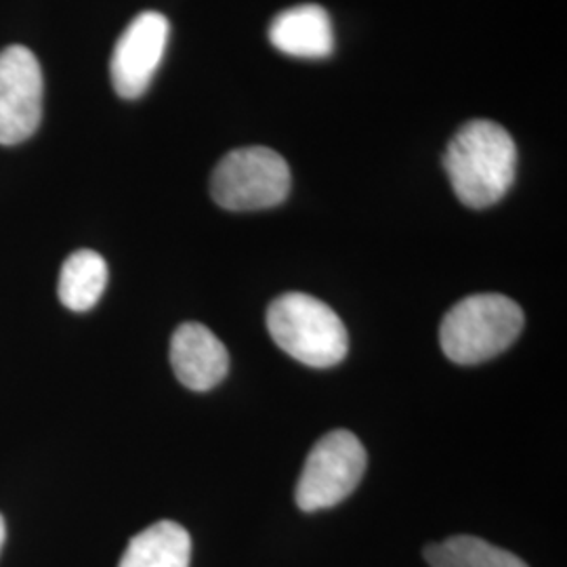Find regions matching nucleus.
Returning a JSON list of instances; mask_svg holds the SVG:
<instances>
[{
  "label": "nucleus",
  "mask_w": 567,
  "mask_h": 567,
  "mask_svg": "<svg viewBox=\"0 0 567 567\" xmlns=\"http://www.w3.org/2000/svg\"><path fill=\"white\" fill-rule=\"evenodd\" d=\"M444 168L461 203L487 208L501 203L515 182L517 145L496 122H466L447 143Z\"/></svg>",
  "instance_id": "1"
},
{
  "label": "nucleus",
  "mask_w": 567,
  "mask_h": 567,
  "mask_svg": "<svg viewBox=\"0 0 567 567\" xmlns=\"http://www.w3.org/2000/svg\"><path fill=\"white\" fill-rule=\"evenodd\" d=\"M524 324V311L513 299L494 292L473 295L447 311L440 344L454 364H482L507 351Z\"/></svg>",
  "instance_id": "2"
},
{
  "label": "nucleus",
  "mask_w": 567,
  "mask_h": 567,
  "mask_svg": "<svg viewBox=\"0 0 567 567\" xmlns=\"http://www.w3.org/2000/svg\"><path fill=\"white\" fill-rule=\"evenodd\" d=\"M267 330L274 343L309 368H332L343 362L349 349L341 318L305 292H288L269 305Z\"/></svg>",
  "instance_id": "3"
},
{
  "label": "nucleus",
  "mask_w": 567,
  "mask_h": 567,
  "mask_svg": "<svg viewBox=\"0 0 567 567\" xmlns=\"http://www.w3.org/2000/svg\"><path fill=\"white\" fill-rule=\"evenodd\" d=\"M210 194L221 208L234 213L274 208L290 194V168L269 147H240L217 164Z\"/></svg>",
  "instance_id": "4"
},
{
  "label": "nucleus",
  "mask_w": 567,
  "mask_h": 567,
  "mask_svg": "<svg viewBox=\"0 0 567 567\" xmlns=\"http://www.w3.org/2000/svg\"><path fill=\"white\" fill-rule=\"evenodd\" d=\"M368 454L351 431L324 435L305 461L297 484V505L307 513L334 507L358 487L364 477Z\"/></svg>",
  "instance_id": "5"
},
{
  "label": "nucleus",
  "mask_w": 567,
  "mask_h": 567,
  "mask_svg": "<svg viewBox=\"0 0 567 567\" xmlns=\"http://www.w3.org/2000/svg\"><path fill=\"white\" fill-rule=\"evenodd\" d=\"M42 70L37 55L11 44L0 51V145L30 140L42 118Z\"/></svg>",
  "instance_id": "6"
},
{
  "label": "nucleus",
  "mask_w": 567,
  "mask_h": 567,
  "mask_svg": "<svg viewBox=\"0 0 567 567\" xmlns=\"http://www.w3.org/2000/svg\"><path fill=\"white\" fill-rule=\"evenodd\" d=\"M171 25L163 13L143 11L126 25L114 47L110 74L122 100H137L163 63Z\"/></svg>",
  "instance_id": "7"
},
{
  "label": "nucleus",
  "mask_w": 567,
  "mask_h": 567,
  "mask_svg": "<svg viewBox=\"0 0 567 567\" xmlns=\"http://www.w3.org/2000/svg\"><path fill=\"white\" fill-rule=\"evenodd\" d=\"M171 365L182 385L210 391L227 377L229 353L206 326L185 322L171 339Z\"/></svg>",
  "instance_id": "8"
},
{
  "label": "nucleus",
  "mask_w": 567,
  "mask_h": 567,
  "mask_svg": "<svg viewBox=\"0 0 567 567\" xmlns=\"http://www.w3.org/2000/svg\"><path fill=\"white\" fill-rule=\"evenodd\" d=\"M269 41L290 58L324 60L334 51V28L320 4H299L271 21Z\"/></svg>",
  "instance_id": "9"
},
{
  "label": "nucleus",
  "mask_w": 567,
  "mask_h": 567,
  "mask_svg": "<svg viewBox=\"0 0 567 567\" xmlns=\"http://www.w3.org/2000/svg\"><path fill=\"white\" fill-rule=\"evenodd\" d=\"M192 538L175 522H158L137 534L118 567H189Z\"/></svg>",
  "instance_id": "10"
},
{
  "label": "nucleus",
  "mask_w": 567,
  "mask_h": 567,
  "mask_svg": "<svg viewBox=\"0 0 567 567\" xmlns=\"http://www.w3.org/2000/svg\"><path fill=\"white\" fill-rule=\"evenodd\" d=\"M107 286V264L100 252L82 248L61 265L60 301L72 311H89L102 299Z\"/></svg>",
  "instance_id": "11"
},
{
  "label": "nucleus",
  "mask_w": 567,
  "mask_h": 567,
  "mask_svg": "<svg viewBox=\"0 0 567 567\" xmlns=\"http://www.w3.org/2000/svg\"><path fill=\"white\" fill-rule=\"evenodd\" d=\"M431 567H527L517 555L475 536H452L426 547Z\"/></svg>",
  "instance_id": "12"
},
{
  "label": "nucleus",
  "mask_w": 567,
  "mask_h": 567,
  "mask_svg": "<svg viewBox=\"0 0 567 567\" xmlns=\"http://www.w3.org/2000/svg\"><path fill=\"white\" fill-rule=\"evenodd\" d=\"M4 538H7V527H4V519L0 515V550H2V545H4Z\"/></svg>",
  "instance_id": "13"
}]
</instances>
